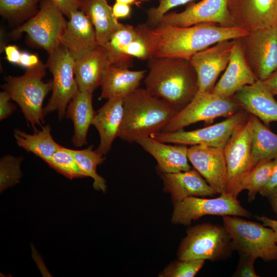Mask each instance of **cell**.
<instances>
[{
  "label": "cell",
  "mask_w": 277,
  "mask_h": 277,
  "mask_svg": "<svg viewBox=\"0 0 277 277\" xmlns=\"http://www.w3.org/2000/svg\"><path fill=\"white\" fill-rule=\"evenodd\" d=\"M135 28L146 43L151 58L189 60L196 53L219 42L235 39L248 32L238 27H226L213 23L183 27L161 23L150 26L145 23Z\"/></svg>",
  "instance_id": "cell-1"
},
{
  "label": "cell",
  "mask_w": 277,
  "mask_h": 277,
  "mask_svg": "<svg viewBox=\"0 0 277 277\" xmlns=\"http://www.w3.org/2000/svg\"><path fill=\"white\" fill-rule=\"evenodd\" d=\"M148 68L145 89L176 112L186 107L199 91L197 75L189 60L152 57L148 60Z\"/></svg>",
  "instance_id": "cell-2"
},
{
  "label": "cell",
  "mask_w": 277,
  "mask_h": 277,
  "mask_svg": "<svg viewBox=\"0 0 277 277\" xmlns=\"http://www.w3.org/2000/svg\"><path fill=\"white\" fill-rule=\"evenodd\" d=\"M177 112L167 102L138 88L124 98L118 137L129 143L161 132Z\"/></svg>",
  "instance_id": "cell-3"
},
{
  "label": "cell",
  "mask_w": 277,
  "mask_h": 277,
  "mask_svg": "<svg viewBox=\"0 0 277 277\" xmlns=\"http://www.w3.org/2000/svg\"><path fill=\"white\" fill-rule=\"evenodd\" d=\"M46 66L41 61L37 65L26 69L18 76H9L1 87L10 95L20 107L28 124L34 131L36 126L44 124L43 105L47 94L52 89V81L45 82Z\"/></svg>",
  "instance_id": "cell-4"
},
{
  "label": "cell",
  "mask_w": 277,
  "mask_h": 277,
  "mask_svg": "<svg viewBox=\"0 0 277 277\" xmlns=\"http://www.w3.org/2000/svg\"><path fill=\"white\" fill-rule=\"evenodd\" d=\"M241 217L223 216V225L230 237L233 251L265 262L277 260V243L273 230Z\"/></svg>",
  "instance_id": "cell-5"
},
{
  "label": "cell",
  "mask_w": 277,
  "mask_h": 277,
  "mask_svg": "<svg viewBox=\"0 0 277 277\" xmlns=\"http://www.w3.org/2000/svg\"><path fill=\"white\" fill-rule=\"evenodd\" d=\"M233 251L230 237L224 225L206 223L187 230L177 256L180 260L216 261L228 258Z\"/></svg>",
  "instance_id": "cell-6"
},
{
  "label": "cell",
  "mask_w": 277,
  "mask_h": 277,
  "mask_svg": "<svg viewBox=\"0 0 277 277\" xmlns=\"http://www.w3.org/2000/svg\"><path fill=\"white\" fill-rule=\"evenodd\" d=\"M49 55L46 66L53 76L52 89L43 111L45 115L57 111L61 121L65 116L68 105L78 90L74 75L75 58L61 44Z\"/></svg>",
  "instance_id": "cell-7"
},
{
  "label": "cell",
  "mask_w": 277,
  "mask_h": 277,
  "mask_svg": "<svg viewBox=\"0 0 277 277\" xmlns=\"http://www.w3.org/2000/svg\"><path fill=\"white\" fill-rule=\"evenodd\" d=\"M242 108L232 97L212 92L198 91L191 101L177 112L161 132H171L200 122L211 123L219 117H228Z\"/></svg>",
  "instance_id": "cell-8"
},
{
  "label": "cell",
  "mask_w": 277,
  "mask_h": 277,
  "mask_svg": "<svg viewBox=\"0 0 277 277\" xmlns=\"http://www.w3.org/2000/svg\"><path fill=\"white\" fill-rule=\"evenodd\" d=\"M64 15L53 0H42L36 13L15 29L12 35L17 37L26 33L32 43L49 54L61 45L67 22Z\"/></svg>",
  "instance_id": "cell-9"
},
{
  "label": "cell",
  "mask_w": 277,
  "mask_h": 277,
  "mask_svg": "<svg viewBox=\"0 0 277 277\" xmlns=\"http://www.w3.org/2000/svg\"><path fill=\"white\" fill-rule=\"evenodd\" d=\"M252 122L249 118L238 125L224 148L227 170V192L237 198L245 177L255 166L252 154Z\"/></svg>",
  "instance_id": "cell-10"
},
{
  "label": "cell",
  "mask_w": 277,
  "mask_h": 277,
  "mask_svg": "<svg viewBox=\"0 0 277 277\" xmlns=\"http://www.w3.org/2000/svg\"><path fill=\"white\" fill-rule=\"evenodd\" d=\"M236 39L258 80H264L277 70V26L251 30Z\"/></svg>",
  "instance_id": "cell-11"
},
{
  "label": "cell",
  "mask_w": 277,
  "mask_h": 277,
  "mask_svg": "<svg viewBox=\"0 0 277 277\" xmlns=\"http://www.w3.org/2000/svg\"><path fill=\"white\" fill-rule=\"evenodd\" d=\"M248 114L242 109L222 122L202 128L160 132L150 137L165 143L186 146L205 145L224 149L235 128L249 118Z\"/></svg>",
  "instance_id": "cell-12"
},
{
  "label": "cell",
  "mask_w": 277,
  "mask_h": 277,
  "mask_svg": "<svg viewBox=\"0 0 277 277\" xmlns=\"http://www.w3.org/2000/svg\"><path fill=\"white\" fill-rule=\"evenodd\" d=\"M206 215L248 218L252 215L250 212L241 205L237 198L224 193L211 199L190 196L175 203L171 221L174 224L188 225L192 221Z\"/></svg>",
  "instance_id": "cell-13"
},
{
  "label": "cell",
  "mask_w": 277,
  "mask_h": 277,
  "mask_svg": "<svg viewBox=\"0 0 277 277\" xmlns=\"http://www.w3.org/2000/svg\"><path fill=\"white\" fill-rule=\"evenodd\" d=\"M159 23L183 27L207 23L226 27H238L229 11L228 0L190 2L183 11L164 14Z\"/></svg>",
  "instance_id": "cell-14"
},
{
  "label": "cell",
  "mask_w": 277,
  "mask_h": 277,
  "mask_svg": "<svg viewBox=\"0 0 277 277\" xmlns=\"http://www.w3.org/2000/svg\"><path fill=\"white\" fill-rule=\"evenodd\" d=\"M234 44V39L221 41L192 56L190 61L197 75L199 91H212L229 62Z\"/></svg>",
  "instance_id": "cell-15"
},
{
  "label": "cell",
  "mask_w": 277,
  "mask_h": 277,
  "mask_svg": "<svg viewBox=\"0 0 277 277\" xmlns=\"http://www.w3.org/2000/svg\"><path fill=\"white\" fill-rule=\"evenodd\" d=\"M188 156L194 168L217 194L226 193L227 170L224 149L205 145L190 146Z\"/></svg>",
  "instance_id": "cell-16"
},
{
  "label": "cell",
  "mask_w": 277,
  "mask_h": 277,
  "mask_svg": "<svg viewBox=\"0 0 277 277\" xmlns=\"http://www.w3.org/2000/svg\"><path fill=\"white\" fill-rule=\"evenodd\" d=\"M236 26L245 30L277 26V0H228Z\"/></svg>",
  "instance_id": "cell-17"
},
{
  "label": "cell",
  "mask_w": 277,
  "mask_h": 277,
  "mask_svg": "<svg viewBox=\"0 0 277 277\" xmlns=\"http://www.w3.org/2000/svg\"><path fill=\"white\" fill-rule=\"evenodd\" d=\"M231 97L242 109L267 126L277 122V101L261 81L244 87Z\"/></svg>",
  "instance_id": "cell-18"
},
{
  "label": "cell",
  "mask_w": 277,
  "mask_h": 277,
  "mask_svg": "<svg viewBox=\"0 0 277 277\" xmlns=\"http://www.w3.org/2000/svg\"><path fill=\"white\" fill-rule=\"evenodd\" d=\"M257 80L245 60L240 43L235 39L229 62L212 92L224 97H231L242 88Z\"/></svg>",
  "instance_id": "cell-19"
},
{
  "label": "cell",
  "mask_w": 277,
  "mask_h": 277,
  "mask_svg": "<svg viewBox=\"0 0 277 277\" xmlns=\"http://www.w3.org/2000/svg\"><path fill=\"white\" fill-rule=\"evenodd\" d=\"M110 64L107 50L102 45H97L75 58L74 75L78 90L93 93L100 86L103 72Z\"/></svg>",
  "instance_id": "cell-20"
},
{
  "label": "cell",
  "mask_w": 277,
  "mask_h": 277,
  "mask_svg": "<svg viewBox=\"0 0 277 277\" xmlns=\"http://www.w3.org/2000/svg\"><path fill=\"white\" fill-rule=\"evenodd\" d=\"M146 70H131L124 66L111 64L103 72L99 100L124 98L139 87Z\"/></svg>",
  "instance_id": "cell-21"
},
{
  "label": "cell",
  "mask_w": 277,
  "mask_h": 277,
  "mask_svg": "<svg viewBox=\"0 0 277 277\" xmlns=\"http://www.w3.org/2000/svg\"><path fill=\"white\" fill-rule=\"evenodd\" d=\"M135 143L156 160L163 173H175L191 169L186 145H167L150 136L142 137Z\"/></svg>",
  "instance_id": "cell-22"
},
{
  "label": "cell",
  "mask_w": 277,
  "mask_h": 277,
  "mask_svg": "<svg viewBox=\"0 0 277 277\" xmlns=\"http://www.w3.org/2000/svg\"><path fill=\"white\" fill-rule=\"evenodd\" d=\"M164 188L175 204L190 196H212L217 193L194 169L175 173H163Z\"/></svg>",
  "instance_id": "cell-23"
},
{
  "label": "cell",
  "mask_w": 277,
  "mask_h": 277,
  "mask_svg": "<svg viewBox=\"0 0 277 277\" xmlns=\"http://www.w3.org/2000/svg\"><path fill=\"white\" fill-rule=\"evenodd\" d=\"M124 98L107 100L96 112L93 125L97 130L100 142L96 150L103 155L111 150L116 137H118L123 116Z\"/></svg>",
  "instance_id": "cell-24"
},
{
  "label": "cell",
  "mask_w": 277,
  "mask_h": 277,
  "mask_svg": "<svg viewBox=\"0 0 277 277\" xmlns=\"http://www.w3.org/2000/svg\"><path fill=\"white\" fill-rule=\"evenodd\" d=\"M74 58L96 46L94 28L87 15L77 10L71 13L61 40Z\"/></svg>",
  "instance_id": "cell-25"
},
{
  "label": "cell",
  "mask_w": 277,
  "mask_h": 277,
  "mask_svg": "<svg viewBox=\"0 0 277 277\" xmlns=\"http://www.w3.org/2000/svg\"><path fill=\"white\" fill-rule=\"evenodd\" d=\"M92 97V93L78 90L66 109L65 116L73 123L72 142L76 147L87 144V133L96 114L93 107Z\"/></svg>",
  "instance_id": "cell-26"
},
{
  "label": "cell",
  "mask_w": 277,
  "mask_h": 277,
  "mask_svg": "<svg viewBox=\"0 0 277 277\" xmlns=\"http://www.w3.org/2000/svg\"><path fill=\"white\" fill-rule=\"evenodd\" d=\"M79 10L83 11L93 25L97 44L103 46L118 29L120 23L113 13L107 0H80Z\"/></svg>",
  "instance_id": "cell-27"
},
{
  "label": "cell",
  "mask_w": 277,
  "mask_h": 277,
  "mask_svg": "<svg viewBox=\"0 0 277 277\" xmlns=\"http://www.w3.org/2000/svg\"><path fill=\"white\" fill-rule=\"evenodd\" d=\"M51 130V126L47 125L31 134L15 129L13 135L19 147L46 162L61 147L53 140Z\"/></svg>",
  "instance_id": "cell-28"
},
{
  "label": "cell",
  "mask_w": 277,
  "mask_h": 277,
  "mask_svg": "<svg viewBox=\"0 0 277 277\" xmlns=\"http://www.w3.org/2000/svg\"><path fill=\"white\" fill-rule=\"evenodd\" d=\"M250 115L252 122V154L255 165L277 157V134L258 117Z\"/></svg>",
  "instance_id": "cell-29"
},
{
  "label": "cell",
  "mask_w": 277,
  "mask_h": 277,
  "mask_svg": "<svg viewBox=\"0 0 277 277\" xmlns=\"http://www.w3.org/2000/svg\"><path fill=\"white\" fill-rule=\"evenodd\" d=\"M138 35L135 27L123 24L115 31L109 41L103 45L108 53L110 64H114L131 67L133 57L125 54L129 44Z\"/></svg>",
  "instance_id": "cell-30"
},
{
  "label": "cell",
  "mask_w": 277,
  "mask_h": 277,
  "mask_svg": "<svg viewBox=\"0 0 277 277\" xmlns=\"http://www.w3.org/2000/svg\"><path fill=\"white\" fill-rule=\"evenodd\" d=\"M69 150L87 177L93 179L94 188L105 192L107 188L106 181L97 173L96 171L97 166L105 160L104 155L96 150H93L92 145L81 150L71 149Z\"/></svg>",
  "instance_id": "cell-31"
},
{
  "label": "cell",
  "mask_w": 277,
  "mask_h": 277,
  "mask_svg": "<svg viewBox=\"0 0 277 277\" xmlns=\"http://www.w3.org/2000/svg\"><path fill=\"white\" fill-rule=\"evenodd\" d=\"M273 160L259 162L242 181L240 190H248V201H253L267 183L272 173Z\"/></svg>",
  "instance_id": "cell-32"
},
{
  "label": "cell",
  "mask_w": 277,
  "mask_h": 277,
  "mask_svg": "<svg viewBox=\"0 0 277 277\" xmlns=\"http://www.w3.org/2000/svg\"><path fill=\"white\" fill-rule=\"evenodd\" d=\"M42 0H0V14L6 19L22 22L37 12Z\"/></svg>",
  "instance_id": "cell-33"
},
{
  "label": "cell",
  "mask_w": 277,
  "mask_h": 277,
  "mask_svg": "<svg viewBox=\"0 0 277 277\" xmlns=\"http://www.w3.org/2000/svg\"><path fill=\"white\" fill-rule=\"evenodd\" d=\"M46 163L56 171L70 180L87 177L69 148L62 146Z\"/></svg>",
  "instance_id": "cell-34"
},
{
  "label": "cell",
  "mask_w": 277,
  "mask_h": 277,
  "mask_svg": "<svg viewBox=\"0 0 277 277\" xmlns=\"http://www.w3.org/2000/svg\"><path fill=\"white\" fill-rule=\"evenodd\" d=\"M24 159L12 155H5L0 160V191L19 183L23 173L21 165Z\"/></svg>",
  "instance_id": "cell-35"
},
{
  "label": "cell",
  "mask_w": 277,
  "mask_h": 277,
  "mask_svg": "<svg viewBox=\"0 0 277 277\" xmlns=\"http://www.w3.org/2000/svg\"><path fill=\"white\" fill-rule=\"evenodd\" d=\"M203 260H186L175 261L170 264L160 275L167 277H193L202 268Z\"/></svg>",
  "instance_id": "cell-36"
},
{
  "label": "cell",
  "mask_w": 277,
  "mask_h": 277,
  "mask_svg": "<svg viewBox=\"0 0 277 277\" xmlns=\"http://www.w3.org/2000/svg\"><path fill=\"white\" fill-rule=\"evenodd\" d=\"M158 5L147 10V23L150 26L158 24L162 16L173 8L185 5L194 0H157Z\"/></svg>",
  "instance_id": "cell-37"
},
{
  "label": "cell",
  "mask_w": 277,
  "mask_h": 277,
  "mask_svg": "<svg viewBox=\"0 0 277 277\" xmlns=\"http://www.w3.org/2000/svg\"><path fill=\"white\" fill-rule=\"evenodd\" d=\"M125 53L131 57L145 61L151 58L148 46L144 39L138 34L127 46Z\"/></svg>",
  "instance_id": "cell-38"
},
{
  "label": "cell",
  "mask_w": 277,
  "mask_h": 277,
  "mask_svg": "<svg viewBox=\"0 0 277 277\" xmlns=\"http://www.w3.org/2000/svg\"><path fill=\"white\" fill-rule=\"evenodd\" d=\"M237 268L233 274L234 277H258L254 268V263L256 259L254 256L240 253Z\"/></svg>",
  "instance_id": "cell-39"
},
{
  "label": "cell",
  "mask_w": 277,
  "mask_h": 277,
  "mask_svg": "<svg viewBox=\"0 0 277 277\" xmlns=\"http://www.w3.org/2000/svg\"><path fill=\"white\" fill-rule=\"evenodd\" d=\"M11 97L5 90L0 93V120L8 118L16 109V107L11 102Z\"/></svg>",
  "instance_id": "cell-40"
},
{
  "label": "cell",
  "mask_w": 277,
  "mask_h": 277,
  "mask_svg": "<svg viewBox=\"0 0 277 277\" xmlns=\"http://www.w3.org/2000/svg\"><path fill=\"white\" fill-rule=\"evenodd\" d=\"M273 161V168L269 179L259 192L262 196L268 197L277 188V157L274 159Z\"/></svg>",
  "instance_id": "cell-41"
},
{
  "label": "cell",
  "mask_w": 277,
  "mask_h": 277,
  "mask_svg": "<svg viewBox=\"0 0 277 277\" xmlns=\"http://www.w3.org/2000/svg\"><path fill=\"white\" fill-rule=\"evenodd\" d=\"M64 15L69 18L71 13L79 9L80 0H53Z\"/></svg>",
  "instance_id": "cell-42"
},
{
  "label": "cell",
  "mask_w": 277,
  "mask_h": 277,
  "mask_svg": "<svg viewBox=\"0 0 277 277\" xmlns=\"http://www.w3.org/2000/svg\"><path fill=\"white\" fill-rule=\"evenodd\" d=\"M130 5L116 2L112 6V11L116 19L129 17L131 14Z\"/></svg>",
  "instance_id": "cell-43"
},
{
  "label": "cell",
  "mask_w": 277,
  "mask_h": 277,
  "mask_svg": "<svg viewBox=\"0 0 277 277\" xmlns=\"http://www.w3.org/2000/svg\"><path fill=\"white\" fill-rule=\"evenodd\" d=\"M4 51L7 60L10 63L18 64L22 52L15 45H8L4 47Z\"/></svg>",
  "instance_id": "cell-44"
},
{
  "label": "cell",
  "mask_w": 277,
  "mask_h": 277,
  "mask_svg": "<svg viewBox=\"0 0 277 277\" xmlns=\"http://www.w3.org/2000/svg\"><path fill=\"white\" fill-rule=\"evenodd\" d=\"M40 62L38 57L36 55L30 54L26 52H22L18 65L28 68L37 65Z\"/></svg>",
  "instance_id": "cell-45"
},
{
  "label": "cell",
  "mask_w": 277,
  "mask_h": 277,
  "mask_svg": "<svg viewBox=\"0 0 277 277\" xmlns=\"http://www.w3.org/2000/svg\"><path fill=\"white\" fill-rule=\"evenodd\" d=\"M262 82L273 95H277V70Z\"/></svg>",
  "instance_id": "cell-46"
},
{
  "label": "cell",
  "mask_w": 277,
  "mask_h": 277,
  "mask_svg": "<svg viewBox=\"0 0 277 277\" xmlns=\"http://www.w3.org/2000/svg\"><path fill=\"white\" fill-rule=\"evenodd\" d=\"M256 219L262 222L264 225L272 228L275 232L277 243V220L270 219L266 216H256Z\"/></svg>",
  "instance_id": "cell-47"
},
{
  "label": "cell",
  "mask_w": 277,
  "mask_h": 277,
  "mask_svg": "<svg viewBox=\"0 0 277 277\" xmlns=\"http://www.w3.org/2000/svg\"><path fill=\"white\" fill-rule=\"evenodd\" d=\"M273 211L277 214V188L268 197Z\"/></svg>",
  "instance_id": "cell-48"
},
{
  "label": "cell",
  "mask_w": 277,
  "mask_h": 277,
  "mask_svg": "<svg viewBox=\"0 0 277 277\" xmlns=\"http://www.w3.org/2000/svg\"><path fill=\"white\" fill-rule=\"evenodd\" d=\"M116 2L129 5L139 4L140 3L138 0H116Z\"/></svg>",
  "instance_id": "cell-49"
}]
</instances>
